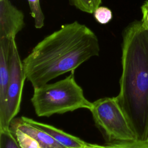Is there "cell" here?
Masks as SVG:
<instances>
[{
	"label": "cell",
	"instance_id": "6da1fadb",
	"mask_svg": "<svg viewBox=\"0 0 148 148\" xmlns=\"http://www.w3.org/2000/svg\"><path fill=\"white\" fill-rule=\"evenodd\" d=\"M99 51V40L94 31L75 21L44 38L22 61L27 79L35 88L74 72L91 57L98 56Z\"/></svg>",
	"mask_w": 148,
	"mask_h": 148
},
{
	"label": "cell",
	"instance_id": "7a4b0ae2",
	"mask_svg": "<svg viewBox=\"0 0 148 148\" xmlns=\"http://www.w3.org/2000/svg\"><path fill=\"white\" fill-rule=\"evenodd\" d=\"M122 73L116 97L136 139L148 136V29L134 21L123 31Z\"/></svg>",
	"mask_w": 148,
	"mask_h": 148
},
{
	"label": "cell",
	"instance_id": "3957f363",
	"mask_svg": "<svg viewBox=\"0 0 148 148\" xmlns=\"http://www.w3.org/2000/svg\"><path fill=\"white\" fill-rule=\"evenodd\" d=\"M31 101L39 117H50L80 109L90 110L92 107V102L86 99L83 89L76 83L74 72L58 82L34 88Z\"/></svg>",
	"mask_w": 148,
	"mask_h": 148
},
{
	"label": "cell",
	"instance_id": "277c9868",
	"mask_svg": "<svg viewBox=\"0 0 148 148\" xmlns=\"http://www.w3.org/2000/svg\"><path fill=\"white\" fill-rule=\"evenodd\" d=\"M90 111L106 143L136 139L116 97H104L95 101L92 102Z\"/></svg>",
	"mask_w": 148,
	"mask_h": 148
},
{
	"label": "cell",
	"instance_id": "5b68a950",
	"mask_svg": "<svg viewBox=\"0 0 148 148\" xmlns=\"http://www.w3.org/2000/svg\"><path fill=\"white\" fill-rule=\"evenodd\" d=\"M27 79L15 39L11 40L10 75L6 92L5 106L0 115V130L9 129L11 121L18 113L23 88Z\"/></svg>",
	"mask_w": 148,
	"mask_h": 148
},
{
	"label": "cell",
	"instance_id": "8992f818",
	"mask_svg": "<svg viewBox=\"0 0 148 148\" xmlns=\"http://www.w3.org/2000/svg\"><path fill=\"white\" fill-rule=\"evenodd\" d=\"M24 25L23 12L9 0H0V39H15Z\"/></svg>",
	"mask_w": 148,
	"mask_h": 148
},
{
	"label": "cell",
	"instance_id": "52a82bcc",
	"mask_svg": "<svg viewBox=\"0 0 148 148\" xmlns=\"http://www.w3.org/2000/svg\"><path fill=\"white\" fill-rule=\"evenodd\" d=\"M11 40L0 39V115L3 112L10 75Z\"/></svg>",
	"mask_w": 148,
	"mask_h": 148
},
{
	"label": "cell",
	"instance_id": "ba28073f",
	"mask_svg": "<svg viewBox=\"0 0 148 148\" xmlns=\"http://www.w3.org/2000/svg\"><path fill=\"white\" fill-rule=\"evenodd\" d=\"M21 117L24 121L43 130L66 148H84L87 143L79 138L68 134L53 125L40 123L25 116Z\"/></svg>",
	"mask_w": 148,
	"mask_h": 148
},
{
	"label": "cell",
	"instance_id": "9c48e42d",
	"mask_svg": "<svg viewBox=\"0 0 148 148\" xmlns=\"http://www.w3.org/2000/svg\"><path fill=\"white\" fill-rule=\"evenodd\" d=\"M10 125L14 126L28 134L40 148H66L43 130L24 121L21 117L14 118L11 121Z\"/></svg>",
	"mask_w": 148,
	"mask_h": 148
},
{
	"label": "cell",
	"instance_id": "30bf717a",
	"mask_svg": "<svg viewBox=\"0 0 148 148\" xmlns=\"http://www.w3.org/2000/svg\"><path fill=\"white\" fill-rule=\"evenodd\" d=\"M84 148H148V140L134 139L128 141L106 143L105 145L87 143Z\"/></svg>",
	"mask_w": 148,
	"mask_h": 148
},
{
	"label": "cell",
	"instance_id": "8fae6325",
	"mask_svg": "<svg viewBox=\"0 0 148 148\" xmlns=\"http://www.w3.org/2000/svg\"><path fill=\"white\" fill-rule=\"evenodd\" d=\"M9 129L20 148H40L39 145L28 134L12 125L9 126Z\"/></svg>",
	"mask_w": 148,
	"mask_h": 148
},
{
	"label": "cell",
	"instance_id": "7c38bea8",
	"mask_svg": "<svg viewBox=\"0 0 148 148\" xmlns=\"http://www.w3.org/2000/svg\"><path fill=\"white\" fill-rule=\"evenodd\" d=\"M31 16L34 19V25L36 29H40L44 26L45 16L40 7V0H27Z\"/></svg>",
	"mask_w": 148,
	"mask_h": 148
},
{
	"label": "cell",
	"instance_id": "4fadbf2b",
	"mask_svg": "<svg viewBox=\"0 0 148 148\" xmlns=\"http://www.w3.org/2000/svg\"><path fill=\"white\" fill-rule=\"evenodd\" d=\"M71 5L83 12L93 14L95 9L100 6L102 0H68Z\"/></svg>",
	"mask_w": 148,
	"mask_h": 148
},
{
	"label": "cell",
	"instance_id": "5bb4252c",
	"mask_svg": "<svg viewBox=\"0 0 148 148\" xmlns=\"http://www.w3.org/2000/svg\"><path fill=\"white\" fill-rule=\"evenodd\" d=\"M0 148H20L9 128L0 130Z\"/></svg>",
	"mask_w": 148,
	"mask_h": 148
},
{
	"label": "cell",
	"instance_id": "9a60e30c",
	"mask_svg": "<svg viewBox=\"0 0 148 148\" xmlns=\"http://www.w3.org/2000/svg\"><path fill=\"white\" fill-rule=\"evenodd\" d=\"M95 20L101 24H106L113 17L112 10L105 6H99L93 13Z\"/></svg>",
	"mask_w": 148,
	"mask_h": 148
},
{
	"label": "cell",
	"instance_id": "2e32d148",
	"mask_svg": "<svg viewBox=\"0 0 148 148\" xmlns=\"http://www.w3.org/2000/svg\"><path fill=\"white\" fill-rule=\"evenodd\" d=\"M142 13V18L141 22L142 25L147 29H148V8L144 4L141 7Z\"/></svg>",
	"mask_w": 148,
	"mask_h": 148
},
{
	"label": "cell",
	"instance_id": "e0dca14e",
	"mask_svg": "<svg viewBox=\"0 0 148 148\" xmlns=\"http://www.w3.org/2000/svg\"><path fill=\"white\" fill-rule=\"evenodd\" d=\"M143 4L148 8V0H146V1L145 2V3H144Z\"/></svg>",
	"mask_w": 148,
	"mask_h": 148
},
{
	"label": "cell",
	"instance_id": "ac0fdd59",
	"mask_svg": "<svg viewBox=\"0 0 148 148\" xmlns=\"http://www.w3.org/2000/svg\"><path fill=\"white\" fill-rule=\"evenodd\" d=\"M147 140H148V136H147Z\"/></svg>",
	"mask_w": 148,
	"mask_h": 148
}]
</instances>
